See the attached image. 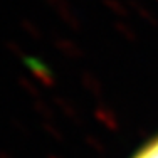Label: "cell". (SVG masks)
<instances>
[{
	"mask_svg": "<svg viewBox=\"0 0 158 158\" xmlns=\"http://www.w3.org/2000/svg\"><path fill=\"white\" fill-rule=\"evenodd\" d=\"M135 158H158V138L150 141L141 152H138V155Z\"/></svg>",
	"mask_w": 158,
	"mask_h": 158,
	"instance_id": "1",
	"label": "cell"
}]
</instances>
